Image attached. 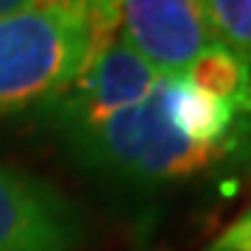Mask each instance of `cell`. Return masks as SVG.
<instances>
[{"mask_svg":"<svg viewBox=\"0 0 251 251\" xmlns=\"http://www.w3.org/2000/svg\"><path fill=\"white\" fill-rule=\"evenodd\" d=\"M87 168L140 184L187 179L212 168L229 151L190 140L168 106L165 78L140 103L67 143Z\"/></svg>","mask_w":251,"mask_h":251,"instance_id":"obj_1","label":"cell"},{"mask_svg":"<svg viewBox=\"0 0 251 251\" xmlns=\"http://www.w3.org/2000/svg\"><path fill=\"white\" fill-rule=\"evenodd\" d=\"M103 48L84 11L31 6L0 17V115L48 103Z\"/></svg>","mask_w":251,"mask_h":251,"instance_id":"obj_2","label":"cell"},{"mask_svg":"<svg viewBox=\"0 0 251 251\" xmlns=\"http://www.w3.org/2000/svg\"><path fill=\"white\" fill-rule=\"evenodd\" d=\"M159 75L117 36L84 64L75 78L42 103V117L70 143L117 112L134 106L153 90Z\"/></svg>","mask_w":251,"mask_h":251,"instance_id":"obj_3","label":"cell"},{"mask_svg":"<svg viewBox=\"0 0 251 251\" xmlns=\"http://www.w3.org/2000/svg\"><path fill=\"white\" fill-rule=\"evenodd\" d=\"M117 36L159 78H176L215 39L201 0H117Z\"/></svg>","mask_w":251,"mask_h":251,"instance_id":"obj_4","label":"cell"},{"mask_svg":"<svg viewBox=\"0 0 251 251\" xmlns=\"http://www.w3.org/2000/svg\"><path fill=\"white\" fill-rule=\"evenodd\" d=\"M78 226L56 190L0 165V251H70Z\"/></svg>","mask_w":251,"mask_h":251,"instance_id":"obj_5","label":"cell"},{"mask_svg":"<svg viewBox=\"0 0 251 251\" xmlns=\"http://www.w3.org/2000/svg\"><path fill=\"white\" fill-rule=\"evenodd\" d=\"M196 90L234 106L240 115L251 117V64L232 53L221 42H212L196 56V62L181 73Z\"/></svg>","mask_w":251,"mask_h":251,"instance_id":"obj_6","label":"cell"},{"mask_svg":"<svg viewBox=\"0 0 251 251\" xmlns=\"http://www.w3.org/2000/svg\"><path fill=\"white\" fill-rule=\"evenodd\" d=\"M215 42L251 64V0H201Z\"/></svg>","mask_w":251,"mask_h":251,"instance_id":"obj_7","label":"cell"},{"mask_svg":"<svg viewBox=\"0 0 251 251\" xmlns=\"http://www.w3.org/2000/svg\"><path fill=\"white\" fill-rule=\"evenodd\" d=\"M204 251H251V209L232 221Z\"/></svg>","mask_w":251,"mask_h":251,"instance_id":"obj_8","label":"cell"},{"mask_svg":"<svg viewBox=\"0 0 251 251\" xmlns=\"http://www.w3.org/2000/svg\"><path fill=\"white\" fill-rule=\"evenodd\" d=\"M34 3L45 6V9H67V11H84V14H95V11L117 6V0H34Z\"/></svg>","mask_w":251,"mask_h":251,"instance_id":"obj_9","label":"cell"},{"mask_svg":"<svg viewBox=\"0 0 251 251\" xmlns=\"http://www.w3.org/2000/svg\"><path fill=\"white\" fill-rule=\"evenodd\" d=\"M36 6L34 0H0V17H9V14H17V11H25Z\"/></svg>","mask_w":251,"mask_h":251,"instance_id":"obj_10","label":"cell"}]
</instances>
